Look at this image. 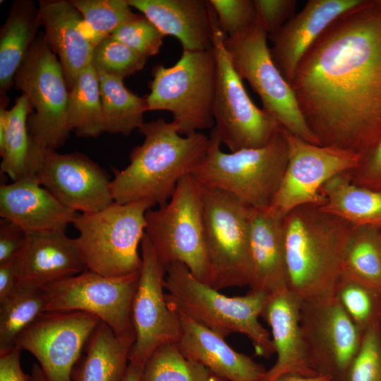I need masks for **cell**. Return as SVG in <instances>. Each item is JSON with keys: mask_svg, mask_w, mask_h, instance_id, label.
Returning a JSON list of instances; mask_svg holds the SVG:
<instances>
[{"mask_svg": "<svg viewBox=\"0 0 381 381\" xmlns=\"http://www.w3.org/2000/svg\"><path fill=\"white\" fill-rule=\"evenodd\" d=\"M68 119L71 131L79 137L95 138L105 132L99 81L92 64L69 90Z\"/></svg>", "mask_w": 381, "mask_h": 381, "instance_id": "cell-32", "label": "cell"}, {"mask_svg": "<svg viewBox=\"0 0 381 381\" xmlns=\"http://www.w3.org/2000/svg\"><path fill=\"white\" fill-rule=\"evenodd\" d=\"M217 20L213 28L216 85L212 131L231 152L268 144L279 131L277 121L251 100L224 44Z\"/></svg>", "mask_w": 381, "mask_h": 381, "instance_id": "cell-11", "label": "cell"}, {"mask_svg": "<svg viewBox=\"0 0 381 381\" xmlns=\"http://www.w3.org/2000/svg\"><path fill=\"white\" fill-rule=\"evenodd\" d=\"M96 69V68H95ZM101 94L105 132L128 135L145 123L149 111L146 98L130 90L123 80L97 70Z\"/></svg>", "mask_w": 381, "mask_h": 381, "instance_id": "cell-31", "label": "cell"}, {"mask_svg": "<svg viewBox=\"0 0 381 381\" xmlns=\"http://www.w3.org/2000/svg\"><path fill=\"white\" fill-rule=\"evenodd\" d=\"M210 381H226L211 373Z\"/></svg>", "mask_w": 381, "mask_h": 381, "instance_id": "cell-50", "label": "cell"}, {"mask_svg": "<svg viewBox=\"0 0 381 381\" xmlns=\"http://www.w3.org/2000/svg\"><path fill=\"white\" fill-rule=\"evenodd\" d=\"M342 277L381 291V229L353 227Z\"/></svg>", "mask_w": 381, "mask_h": 381, "instance_id": "cell-33", "label": "cell"}, {"mask_svg": "<svg viewBox=\"0 0 381 381\" xmlns=\"http://www.w3.org/2000/svg\"><path fill=\"white\" fill-rule=\"evenodd\" d=\"M143 366L129 362L121 381H141Z\"/></svg>", "mask_w": 381, "mask_h": 381, "instance_id": "cell-48", "label": "cell"}, {"mask_svg": "<svg viewBox=\"0 0 381 381\" xmlns=\"http://www.w3.org/2000/svg\"><path fill=\"white\" fill-rule=\"evenodd\" d=\"M283 130L288 144V164L267 208L282 218L298 206L323 205L322 186L333 176L356 168L361 157L339 147L312 144Z\"/></svg>", "mask_w": 381, "mask_h": 381, "instance_id": "cell-14", "label": "cell"}, {"mask_svg": "<svg viewBox=\"0 0 381 381\" xmlns=\"http://www.w3.org/2000/svg\"><path fill=\"white\" fill-rule=\"evenodd\" d=\"M256 23L267 33H276L296 13V0H253Z\"/></svg>", "mask_w": 381, "mask_h": 381, "instance_id": "cell-42", "label": "cell"}, {"mask_svg": "<svg viewBox=\"0 0 381 381\" xmlns=\"http://www.w3.org/2000/svg\"><path fill=\"white\" fill-rule=\"evenodd\" d=\"M166 298L169 307L225 338L233 333L246 336L256 356L275 353L269 332L259 322L267 295L250 290L241 296H227L195 278L186 265L172 263L166 269Z\"/></svg>", "mask_w": 381, "mask_h": 381, "instance_id": "cell-4", "label": "cell"}, {"mask_svg": "<svg viewBox=\"0 0 381 381\" xmlns=\"http://www.w3.org/2000/svg\"><path fill=\"white\" fill-rule=\"evenodd\" d=\"M209 286H248L250 207L224 190L202 184Z\"/></svg>", "mask_w": 381, "mask_h": 381, "instance_id": "cell-9", "label": "cell"}, {"mask_svg": "<svg viewBox=\"0 0 381 381\" xmlns=\"http://www.w3.org/2000/svg\"><path fill=\"white\" fill-rule=\"evenodd\" d=\"M216 74L213 47L207 51L183 50L172 66L153 68L146 97L149 111L171 112L181 135L212 128Z\"/></svg>", "mask_w": 381, "mask_h": 381, "instance_id": "cell-8", "label": "cell"}, {"mask_svg": "<svg viewBox=\"0 0 381 381\" xmlns=\"http://www.w3.org/2000/svg\"><path fill=\"white\" fill-rule=\"evenodd\" d=\"M111 36L147 59L159 52L165 37L147 18L138 14Z\"/></svg>", "mask_w": 381, "mask_h": 381, "instance_id": "cell-40", "label": "cell"}, {"mask_svg": "<svg viewBox=\"0 0 381 381\" xmlns=\"http://www.w3.org/2000/svg\"><path fill=\"white\" fill-rule=\"evenodd\" d=\"M40 23L32 1H16L0 32V90L4 95L35 39Z\"/></svg>", "mask_w": 381, "mask_h": 381, "instance_id": "cell-30", "label": "cell"}, {"mask_svg": "<svg viewBox=\"0 0 381 381\" xmlns=\"http://www.w3.org/2000/svg\"><path fill=\"white\" fill-rule=\"evenodd\" d=\"M211 131L207 152L191 174L202 185L224 190L253 208L267 209L284 177L289 159L283 128L266 145L226 153Z\"/></svg>", "mask_w": 381, "mask_h": 381, "instance_id": "cell-5", "label": "cell"}, {"mask_svg": "<svg viewBox=\"0 0 381 381\" xmlns=\"http://www.w3.org/2000/svg\"><path fill=\"white\" fill-rule=\"evenodd\" d=\"M42 289L19 286L0 301V354L16 347L20 334L45 312Z\"/></svg>", "mask_w": 381, "mask_h": 381, "instance_id": "cell-34", "label": "cell"}, {"mask_svg": "<svg viewBox=\"0 0 381 381\" xmlns=\"http://www.w3.org/2000/svg\"><path fill=\"white\" fill-rule=\"evenodd\" d=\"M140 254L142 265L131 308L135 338L129 362L144 366L156 349L166 344H177L181 327L178 314L166 298V267L145 234Z\"/></svg>", "mask_w": 381, "mask_h": 381, "instance_id": "cell-15", "label": "cell"}, {"mask_svg": "<svg viewBox=\"0 0 381 381\" xmlns=\"http://www.w3.org/2000/svg\"><path fill=\"white\" fill-rule=\"evenodd\" d=\"M301 301L288 289L267 295L261 316L271 329L277 358L261 381L289 375H320L312 365L300 322Z\"/></svg>", "mask_w": 381, "mask_h": 381, "instance_id": "cell-19", "label": "cell"}, {"mask_svg": "<svg viewBox=\"0 0 381 381\" xmlns=\"http://www.w3.org/2000/svg\"><path fill=\"white\" fill-rule=\"evenodd\" d=\"M81 311H47L19 337L16 347L32 353L48 381H71L85 346L100 324Z\"/></svg>", "mask_w": 381, "mask_h": 381, "instance_id": "cell-16", "label": "cell"}, {"mask_svg": "<svg viewBox=\"0 0 381 381\" xmlns=\"http://www.w3.org/2000/svg\"><path fill=\"white\" fill-rule=\"evenodd\" d=\"M78 212L68 208L35 178L0 186V216L27 233L65 231Z\"/></svg>", "mask_w": 381, "mask_h": 381, "instance_id": "cell-24", "label": "cell"}, {"mask_svg": "<svg viewBox=\"0 0 381 381\" xmlns=\"http://www.w3.org/2000/svg\"><path fill=\"white\" fill-rule=\"evenodd\" d=\"M380 327H381V315H380Z\"/></svg>", "mask_w": 381, "mask_h": 381, "instance_id": "cell-51", "label": "cell"}, {"mask_svg": "<svg viewBox=\"0 0 381 381\" xmlns=\"http://www.w3.org/2000/svg\"><path fill=\"white\" fill-rule=\"evenodd\" d=\"M31 109L24 94L9 110L1 104L0 169L13 181L35 178L48 150L37 143L30 133L28 119Z\"/></svg>", "mask_w": 381, "mask_h": 381, "instance_id": "cell-27", "label": "cell"}, {"mask_svg": "<svg viewBox=\"0 0 381 381\" xmlns=\"http://www.w3.org/2000/svg\"><path fill=\"white\" fill-rule=\"evenodd\" d=\"M37 19L44 28V38L58 55L68 90L80 73L92 64L94 47L83 32V16L66 0H43L39 3Z\"/></svg>", "mask_w": 381, "mask_h": 381, "instance_id": "cell-26", "label": "cell"}, {"mask_svg": "<svg viewBox=\"0 0 381 381\" xmlns=\"http://www.w3.org/2000/svg\"><path fill=\"white\" fill-rule=\"evenodd\" d=\"M139 272L107 277L86 270L43 288L47 311H81L97 317L121 337L135 338L131 308Z\"/></svg>", "mask_w": 381, "mask_h": 381, "instance_id": "cell-13", "label": "cell"}, {"mask_svg": "<svg viewBox=\"0 0 381 381\" xmlns=\"http://www.w3.org/2000/svg\"><path fill=\"white\" fill-rule=\"evenodd\" d=\"M353 226L316 205L298 206L284 217L288 289L301 302L336 296Z\"/></svg>", "mask_w": 381, "mask_h": 381, "instance_id": "cell-3", "label": "cell"}, {"mask_svg": "<svg viewBox=\"0 0 381 381\" xmlns=\"http://www.w3.org/2000/svg\"><path fill=\"white\" fill-rule=\"evenodd\" d=\"M28 233L18 224L0 219V264L13 261L26 241Z\"/></svg>", "mask_w": 381, "mask_h": 381, "instance_id": "cell-44", "label": "cell"}, {"mask_svg": "<svg viewBox=\"0 0 381 381\" xmlns=\"http://www.w3.org/2000/svg\"><path fill=\"white\" fill-rule=\"evenodd\" d=\"M290 85L320 145L362 156L381 138V0L337 17L301 59Z\"/></svg>", "mask_w": 381, "mask_h": 381, "instance_id": "cell-1", "label": "cell"}, {"mask_svg": "<svg viewBox=\"0 0 381 381\" xmlns=\"http://www.w3.org/2000/svg\"><path fill=\"white\" fill-rule=\"evenodd\" d=\"M164 35L176 37L183 50L213 47L216 16L209 0H127Z\"/></svg>", "mask_w": 381, "mask_h": 381, "instance_id": "cell-23", "label": "cell"}, {"mask_svg": "<svg viewBox=\"0 0 381 381\" xmlns=\"http://www.w3.org/2000/svg\"><path fill=\"white\" fill-rule=\"evenodd\" d=\"M220 29L227 37L236 35L256 23L253 0H209Z\"/></svg>", "mask_w": 381, "mask_h": 381, "instance_id": "cell-41", "label": "cell"}, {"mask_svg": "<svg viewBox=\"0 0 381 381\" xmlns=\"http://www.w3.org/2000/svg\"><path fill=\"white\" fill-rule=\"evenodd\" d=\"M13 263L19 286L39 289L87 270L75 238L59 231L28 233Z\"/></svg>", "mask_w": 381, "mask_h": 381, "instance_id": "cell-20", "label": "cell"}, {"mask_svg": "<svg viewBox=\"0 0 381 381\" xmlns=\"http://www.w3.org/2000/svg\"><path fill=\"white\" fill-rule=\"evenodd\" d=\"M135 339L121 337L101 322L87 350L75 366L71 381H121L129 363Z\"/></svg>", "mask_w": 381, "mask_h": 381, "instance_id": "cell-28", "label": "cell"}, {"mask_svg": "<svg viewBox=\"0 0 381 381\" xmlns=\"http://www.w3.org/2000/svg\"><path fill=\"white\" fill-rule=\"evenodd\" d=\"M145 222V235L166 269L172 263L183 264L195 278L207 284L202 188L193 175L179 182L165 205L149 209Z\"/></svg>", "mask_w": 381, "mask_h": 381, "instance_id": "cell-7", "label": "cell"}, {"mask_svg": "<svg viewBox=\"0 0 381 381\" xmlns=\"http://www.w3.org/2000/svg\"><path fill=\"white\" fill-rule=\"evenodd\" d=\"M277 381H335L330 375L320 374L313 377L289 375L279 378Z\"/></svg>", "mask_w": 381, "mask_h": 381, "instance_id": "cell-47", "label": "cell"}, {"mask_svg": "<svg viewBox=\"0 0 381 381\" xmlns=\"http://www.w3.org/2000/svg\"><path fill=\"white\" fill-rule=\"evenodd\" d=\"M20 351L18 347L0 354V381H30L20 364Z\"/></svg>", "mask_w": 381, "mask_h": 381, "instance_id": "cell-45", "label": "cell"}, {"mask_svg": "<svg viewBox=\"0 0 381 381\" xmlns=\"http://www.w3.org/2000/svg\"><path fill=\"white\" fill-rule=\"evenodd\" d=\"M153 207L145 201H114L100 210L78 213L72 224L78 231L75 241L87 270L107 277L139 272L145 214Z\"/></svg>", "mask_w": 381, "mask_h": 381, "instance_id": "cell-6", "label": "cell"}, {"mask_svg": "<svg viewBox=\"0 0 381 381\" xmlns=\"http://www.w3.org/2000/svg\"><path fill=\"white\" fill-rule=\"evenodd\" d=\"M176 313L181 327L176 344L185 357L202 364L226 381H261L267 370L263 365L236 351L225 338L202 324Z\"/></svg>", "mask_w": 381, "mask_h": 381, "instance_id": "cell-22", "label": "cell"}, {"mask_svg": "<svg viewBox=\"0 0 381 381\" xmlns=\"http://www.w3.org/2000/svg\"><path fill=\"white\" fill-rule=\"evenodd\" d=\"M282 217L250 207V290L269 295L288 289Z\"/></svg>", "mask_w": 381, "mask_h": 381, "instance_id": "cell-25", "label": "cell"}, {"mask_svg": "<svg viewBox=\"0 0 381 381\" xmlns=\"http://www.w3.org/2000/svg\"><path fill=\"white\" fill-rule=\"evenodd\" d=\"M347 174L353 183L381 191V138Z\"/></svg>", "mask_w": 381, "mask_h": 381, "instance_id": "cell-43", "label": "cell"}, {"mask_svg": "<svg viewBox=\"0 0 381 381\" xmlns=\"http://www.w3.org/2000/svg\"><path fill=\"white\" fill-rule=\"evenodd\" d=\"M147 58L109 36L94 47L92 66L98 71L121 79L142 70Z\"/></svg>", "mask_w": 381, "mask_h": 381, "instance_id": "cell-38", "label": "cell"}, {"mask_svg": "<svg viewBox=\"0 0 381 381\" xmlns=\"http://www.w3.org/2000/svg\"><path fill=\"white\" fill-rule=\"evenodd\" d=\"M362 1L309 0L299 13L269 36L272 42V60L289 83L306 52L324 30L337 17Z\"/></svg>", "mask_w": 381, "mask_h": 381, "instance_id": "cell-21", "label": "cell"}, {"mask_svg": "<svg viewBox=\"0 0 381 381\" xmlns=\"http://www.w3.org/2000/svg\"><path fill=\"white\" fill-rule=\"evenodd\" d=\"M83 16V32L93 47L136 16L127 0H71Z\"/></svg>", "mask_w": 381, "mask_h": 381, "instance_id": "cell-35", "label": "cell"}, {"mask_svg": "<svg viewBox=\"0 0 381 381\" xmlns=\"http://www.w3.org/2000/svg\"><path fill=\"white\" fill-rule=\"evenodd\" d=\"M300 322L310 363L319 374L344 381L363 332L345 311L337 296L325 301L301 302Z\"/></svg>", "mask_w": 381, "mask_h": 381, "instance_id": "cell-17", "label": "cell"}, {"mask_svg": "<svg viewBox=\"0 0 381 381\" xmlns=\"http://www.w3.org/2000/svg\"><path fill=\"white\" fill-rule=\"evenodd\" d=\"M268 35L258 23L242 32L225 35L224 44L235 70L259 96L262 109L287 131L320 145L308 126L290 83L272 60Z\"/></svg>", "mask_w": 381, "mask_h": 381, "instance_id": "cell-10", "label": "cell"}, {"mask_svg": "<svg viewBox=\"0 0 381 381\" xmlns=\"http://www.w3.org/2000/svg\"><path fill=\"white\" fill-rule=\"evenodd\" d=\"M35 179L78 213L96 212L114 202L107 171L79 152L59 154L48 150Z\"/></svg>", "mask_w": 381, "mask_h": 381, "instance_id": "cell-18", "label": "cell"}, {"mask_svg": "<svg viewBox=\"0 0 381 381\" xmlns=\"http://www.w3.org/2000/svg\"><path fill=\"white\" fill-rule=\"evenodd\" d=\"M18 286L13 261L0 264V301L11 295Z\"/></svg>", "mask_w": 381, "mask_h": 381, "instance_id": "cell-46", "label": "cell"}, {"mask_svg": "<svg viewBox=\"0 0 381 381\" xmlns=\"http://www.w3.org/2000/svg\"><path fill=\"white\" fill-rule=\"evenodd\" d=\"M30 381H48L39 364L34 363L32 366Z\"/></svg>", "mask_w": 381, "mask_h": 381, "instance_id": "cell-49", "label": "cell"}, {"mask_svg": "<svg viewBox=\"0 0 381 381\" xmlns=\"http://www.w3.org/2000/svg\"><path fill=\"white\" fill-rule=\"evenodd\" d=\"M211 372L183 356L176 344L156 349L145 363L141 381H210Z\"/></svg>", "mask_w": 381, "mask_h": 381, "instance_id": "cell-36", "label": "cell"}, {"mask_svg": "<svg viewBox=\"0 0 381 381\" xmlns=\"http://www.w3.org/2000/svg\"><path fill=\"white\" fill-rule=\"evenodd\" d=\"M336 296L363 333L370 326L380 322L381 291L342 277Z\"/></svg>", "mask_w": 381, "mask_h": 381, "instance_id": "cell-37", "label": "cell"}, {"mask_svg": "<svg viewBox=\"0 0 381 381\" xmlns=\"http://www.w3.org/2000/svg\"><path fill=\"white\" fill-rule=\"evenodd\" d=\"M14 84L35 109L28 126L35 142L47 150L62 145L71 131L69 90L61 64L44 36L35 40L15 75Z\"/></svg>", "mask_w": 381, "mask_h": 381, "instance_id": "cell-12", "label": "cell"}, {"mask_svg": "<svg viewBox=\"0 0 381 381\" xmlns=\"http://www.w3.org/2000/svg\"><path fill=\"white\" fill-rule=\"evenodd\" d=\"M344 381H381V327L380 322L363 333L359 349Z\"/></svg>", "mask_w": 381, "mask_h": 381, "instance_id": "cell-39", "label": "cell"}, {"mask_svg": "<svg viewBox=\"0 0 381 381\" xmlns=\"http://www.w3.org/2000/svg\"><path fill=\"white\" fill-rule=\"evenodd\" d=\"M325 202L320 207L354 226L381 229V191L353 183L347 171L328 180L321 188Z\"/></svg>", "mask_w": 381, "mask_h": 381, "instance_id": "cell-29", "label": "cell"}, {"mask_svg": "<svg viewBox=\"0 0 381 381\" xmlns=\"http://www.w3.org/2000/svg\"><path fill=\"white\" fill-rule=\"evenodd\" d=\"M138 131L144 140L131 151L126 167L114 169L111 195L119 203L145 201L161 207L201 164L210 137L201 132L181 135L173 121L164 119L145 122Z\"/></svg>", "mask_w": 381, "mask_h": 381, "instance_id": "cell-2", "label": "cell"}]
</instances>
